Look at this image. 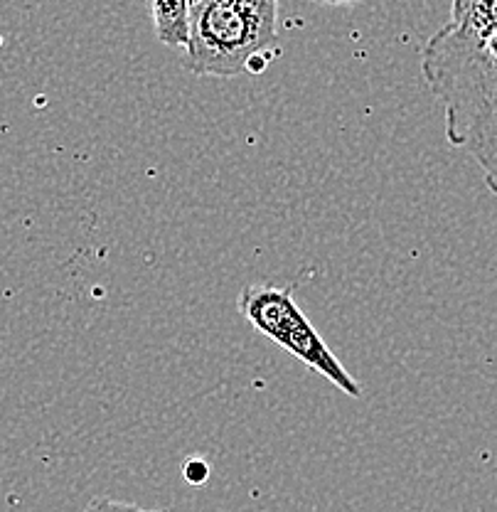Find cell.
<instances>
[{
	"mask_svg": "<svg viewBox=\"0 0 497 512\" xmlns=\"http://www.w3.org/2000/svg\"><path fill=\"white\" fill-rule=\"evenodd\" d=\"M279 3L242 5L229 0H192L187 69L197 77L232 79L276 42Z\"/></svg>",
	"mask_w": 497,
	"mask_h": 512,
	"instance_id": "1",
	"label": "cell"
},
{
	"mask_svg": "<svg viewBox=\"0 0 497 512\" xmlns=\"http://www.w3.org/2000/svg\"><path fill=\"white\" fill-rule=\"evenodd\" d=\"M239 313L259 333H264L266 338L298 357L303 365L333 382L347 397H362V387L352 380V375L340 365L333 350L323 343L311 320L293 301L291 288L251 284L239 296Z\"/></svg>",
	"mask_w": 497,
	"mask_h": 512,
	"instance_id": "2",
	"label": "cell"
},
{
	"mask_svg": "<svg viewBox=\"0 0 497 512\" xmlns=\"http://www.w3.org/2000/svg\"><path fill=\"white\" fill-rule=\"evenodd\" d=\"M192 0H148L156 37L168 47H185L190 35Z\"/></svg>",
	"mask_w": 497,
	"mask_h": 512,
	"instance_id": "3",
	"label": "cell"
},
{
	"mask_svg": "<svg viewBox=\"0 0 497 512\" xmlns=\"http://www.w3.org/2000/svg\"><path fill=\"white\" fill-rule=\"evenodd\" d=\"M84 512H156V510H143L133 503H124V500L114 498H94L92 503L84 508Z\"/></svg>",
	"mask_w": 497,
	"mask_h": 512,
	"instance_id": "4",
	"label": "cell"
},
{
	"mask_svg": "<svg viewBox=\"0 0 497 512\" xmlns=\"http://www.w3.org/2000/svg\"><path fill=\"white\" fill-rule=\"evenodd\" d=\"M183 473H185L187 483L200 485V483H205L207 476H210V466H207L205 461H200V458H190V461L185 463Z\"/></svg>",
	"mask_w": 497,
	"mask_h": 512,
	"instance_id": "5",
	"label": "cell"
},
{
	"mask_svg": "<svg viewBox=\"0 0 497 512\" xmlns=\"http://www.w3.org/2000/svg\"><path fill=\"white\" fill-rule=\"evenodd\" d=\"M311 3H320V5H355V3H362V0H311Z\"/></svg>",
	"mask_w": 497,
	"mask_h": 512,
	"instance_id": "6",
	"label": "cell"
},
{
	"mask_svg": "<svg viewBox=\"0 0 497 512\" xmlns=\"http://www.w3.org/2000/svg\"><path fill=\"white\" fill-rule=\"evenodd\" d=\"M229 3H242V5H264V3H279V0H229Z\"/></svg>",
	"mask_w": 497,
	"mask_h": 512,
	"instance_id": "7",
	"label": "cell"
},
{
	"mask_svg": "<svg viewBox=\"0 0 497 512\" xmlns=\"http://www.w3.org/2000/svg\"><path fill=\"white\" fill-rule=\"evenodd\" d=\"M156 512H170V510H156Z\"/></svg>",
	"mask_w": 497,
	"mask_h": 512,
	"instance_id": "8",
	"label": "cell"
}]
</instances>
